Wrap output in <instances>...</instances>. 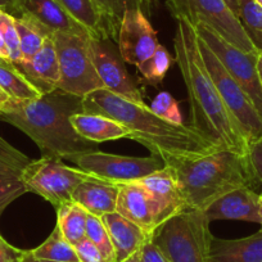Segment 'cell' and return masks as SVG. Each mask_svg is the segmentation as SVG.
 Returning <instances> with one entry per match:
<instances>
[{"label":"cell","mask_w":262,"mask_h":262,"mask_svg":"<svg viewBox=\"0 0 262 262\" xmlns=\"http://www.w3.org/2000/svg\"><path fill=\"white\" fill-rule=\"evenodd\" d=\"M161 158L173 170L189 210L205 211L234 189L253 188L246 155L235 150L213 149L200 155Z\"/></svg>","instance_id":"4"},{"label":"cell","mask_w":262,"mask_h":262,"mask_svg":"<svg viewBox=\"0 0 262 262\" xmlns=\"http://www.w3.org/2000/svg\"><path fill=\"white\" fill-rule=\"evenodd\" d=\"M224 2L228 4L230 11L239 18V12H241V9H239V0H224Z\"/></svg>","instance_id":"44"},{"label":"cell","mask_w":262,"mask_h":262,"mask_svg":"<svg viewBox=\"0 0 262 262\" xmlns=\"http://www.w3.org/2000/svg\"><path fill=\"white\" fill-rule=\"evenodd\" d=\"M116 212L139 226L150 238L157 230L153 203L139 181L118 184Z\"/></svg>","instance_id":"17"},{"label":"cell","mask_w":262,"mask_h":262,"mask_svg":"<svg viewBox=\"0 0 262 262\" xmlns=\"http://www.w3.org/2000/svg\"><path fill=\"white\" fill-rule=\"evenodd\" d=\"M85 236L98 247L100 253L104 257L105 262H116L115 248H113L112 241H111L110 234H108L102 219L88 213Z\"/></svg>","instance_id":"32"},{"label":"cell","mask_w":262,"mask_h":262,"mask_svg":"<svg viewBox=\"0 0 262 262\" xmlns=\"http://www.w3.org/2000/svg\"><path fill=\"white\" fill-rule=\"evenodd\" d=\"M118 50L126 63L140 67L156 53L157 32L140 9H127L118 31Z\"/></svg>","instance_id":"13"},{"label":"cell","mask_w":262,"mask_h":262,"mask_svg":"<svg viewBox=\"0 0 262 262\" xmlns=\"http://www.w3.org/2000/svg\"><path fill=\"white\" fill-rule=\"evenodd\" d=\"M71 123L77 131V134L81 135L84 139L94 142L97 144L128 138L130 135L127 127L102 115L77 113L71 117Z\"/></svg>","instance_id":"22"},{"label":"cell","mask_w":262,"mask_h":262,"mask_svg":"<svg viewBox=\"0 0 262 262\" xmlns=\"http://www.w3.org/2000/svg\"><path fill=\"white\" fill-rule=\"evenodd\" d=\"M9 99H11V98H9L8 95L3 92V90L0 89V110H2V108H3L4 105L9 102Z\"/></svg>","instance_id":"46"},{"label":"cell","mask_w":262,"mask_h":262,"mask_svg":"<svg viewBox=\"0 0 262 262\" xmlns=\"http://www.w3.org/2000/svg\"><path fill=\"white\" fill-rule=\"evenodd\" d=\"M139 183L150 196L157 228L173 216L188 210L175 173L170 166L166 165L162 170L156 171L152 175L139 180Z\"/></svg>","instance_id":"14"},{"label":"cell","mask_w":262,"mask_h":262,"mask_svg":"<svg viewBox=\"0 0 262 262\" xmlns=\"http://www.w3.org/2000/svg\"><path fill=\"white\" fill-rule=\"evenodd\" d=\"M142 261V252H140V249L138 252H135V253H133L131 256H128L127 258L123 259L122 262H140Z\"/></svg>","instance_id":"45"},{"label":"cell","mask_w":262,"mask_h":262,"mask_svg":"<svg viewBox=\"0 0 262 262\" xmlns=\"http://www.w3.org/2000/svg\"><path fill=\"white\" fill-rule=\"evenodd\" d=\"M261 193L251 186H242L220 196L205 210L206 216L213 220H239L259 224Z\"/></svg>","instance_id":"16"},{"label":"cell","mask_w":262,"mask_h":262,"mask_svg":"<svg viewBox=\"0 0 262 262\" xmlns=\"http://www.w3.org/2000/svg\"><path fill=\"white\" fill-rule=\"evenodd\" d=\"M194 29L198 37L217 55L226 71L248 95L262 117V81L257 69L259 53H246L238 49L205 25H196Z\"/></svg>","instance_id":"11"},{"label":"cell","mask_w":262,"mask_h":262,"mask_svg":"<svg viewBox=\"0 0 262 262\" xmlns=\"http://www.w3.org/2000/svg\"><path fill=\"white\" fill-rule=\"evenodd\" d=\"M173 60L175 59H172L168 50L160 44L155 54L147 62L143 63L140 67H138V71L142 74L148 84L157 86V85L162 84Z\"/></svg>","instance_id":"30"},{"label":"cell","mask_w":262,"mask_h":262,"mask_svg":"<svg viewBox=\"0 0 262 262\" xmlns=\"http://www.w3.org/2000/svg\"><path fill=\"white\" fill-rule=\"evenodd\" d=\"M0 161L18 168L19 171H24V168L31 162V160L27 156H25L24 153H21L14 147H12L2 137H0Z\"/></svg>","instance_id":"36"},{"label":"cell","mask_w":262,"mask_h":262,"mask_svg":"<svg viewBox=\"0 0 262 262\" xmlns=\"http://www.w3.org/2000/svg\"><path fill=\"white\" fill-rule=\"evenodd\" d=\"M239 19L247 35L259 53H262V8L253 0H239Z\"/></svg>","instance_id":"29"},{"label":"cell","mask_w":262,"mask_h":262,"mask_svg":"<svg viewBox=\"0 0 262 262\" xmlns=\"http://www.w3.org/2000/svg\"><path fill=\"white\" fill-rule=\"evenodd\" d=\"M0 34L9 50L12 64L17 67L22 63V54L19 49V37L14 24V17L2 11H0Z\"/></svg>","instance_id":"33"},{"label":"cell","mask_w":262,"mask_h":262,"mask_svg":"<svg viewBox=\"0 0 262 262\" xmlns=\"http://www.w3.org/2000/svg\"><path fill=\"white\" fill-rule=\"evenodd\" d=\"M89 176L80 168L64 165L60 158L52 157L31 160L21 173L26 190L42 196L54 208L72 201L76 186Z\"/></svg>","instance_id":"9"},{"label":"cell","mask_w":262,"mask_h":262,"mask_svg":"<svg viewBox=\"0 0 262 262\" xmlns=\"http://www.w3.org/2000/svg\"><path fill=\"white\" fill-rule=\"evenodd\" d=\"M0 89L13 100H34L41 97L13 64L4 62H0Z\"/></svg>","instance_id":"25"},{"label":"cell","mask_w":262,"mask_h":262,"mask_svg":"<svg viewBox=\"0 0 262 262\" xmlns=\"http://www.w3.org/2000/svg\"><path fill=\"white\" fill-rule=\"evenodd\" d=\"M118 184L102 180L90 175L76 186L72 201L79 203L90 215L102 216L116 212Z\"/></svg>","instance_id":"19"},{"label":"cell","mask_w":262,"mask_h":262,"mask_svg":"<svg viewBox=\"0 0 262 262\" xmlns=\"http://www.w3.org/2000/svg\"><path fill=\"white\" fill-rule=\"evenodd\" d=\"M102 221L107 228L116 252V262H122L133 253L142 249L150 236L134 223L113 212L102 216Z\"/></svg>","instance_id":"20"},{"label":"cell","mask_w":262,"mask_h":262,"mask_svg":"<svg viewBox=\"0 0 262 262\" xmlns=\"http://www.w3.org/2000/svg\"><path fill=\"white\" fill-rule=\"evenodd\" d=\"M14 24H16V29L19 37L22 63L30 62L34 58V55L41 49L45 39L53 34H50L48 30H45L36 22L25 18V17H21V18L14 17Z\"/></svg>","instance_id":"26"},{"label":"cell","mask_w":262,"mask_h":262,"mask_svg":"<svg viewBox=\"0 0 262 262\" xmlns=\"http://www.w3.org/2000/svg\"><path fill=\"white\" fill-rule=\"evenodd\" d=\"M142 261L140 262H171L152 241H147L140 249Z\"/></svg>","instance_id":"39"},{"label":"cell","mask_w":262,"mask_h":262,"mask_svg":"<svg viewBox=\"0 0 262 262\" xmlns=\"http://www.w3.org/2000/svg\"><path fill=\"white\" fill-rule=\"evenodd\" d=\"M16 69L41 95L57 90L60 71L53 35L45 39L41 49L30 62L21 63Z\"/></svg>","instance_id":"18"},{"label":"cell","mask_w":262,"mask_h":262,"mask_svg":"<svg viewBox=\"0 0 262 262\" xmlns=\"http://www.w3.org/2000/svg\"><path fill=\"white\" fill-rule=\"evenodd\" d=\"M253 2H254V3L258 4V6L261 7V8H262V0H253Z\"/></svg>","instance_id":"49"},{"label":"cell","mask_w":262,"mask_h":262,"mask_svg":"<svg viewBox=\"0 0 262 262\" xmlns=\"http://www.w3.org/2000/svg\"><path fill=\"white\" fill-rule=\"evenodd\" d=\"M259 225H261V230H262V195H261V203H259Z\"/></svg>","instance_id":"48"},{"label":"cell","mask_w":262,"mask_h":262,"mask_svg":"<svg viewBox=\"0 0 262 262\" xmlns=\"http://www.w3.org/2000/svg\"><path fill=\"white\" fill-rule=\"evenodd\" d=\"M246 157L251 171L253 188H262V135L248 145Z\"/></svg>","instance_id":"35"},{"label":"cell","mask_w":262,"mask_h":262,"mask_svg":"<svg viewBox=\"0 0 262 262\" xmlns=\"http://www.w3.org/2000/svg\"><path fill=\"white\" fill-rule=\"evenodd\" d=\"M0 62L9 63V64H12L11 54H9V50H8V48H7L6 41H4L2 34H0Z\"/></svg>","instance_id":"42"},{"label":"cell","mask_w":262,"mask_h":262,"mask_svg":"<svg viewBox=\"0 0 262 262\" xmlns=\"http://www.w3.org/2000/svg\"><path fill=\"white\" fill-rule=\"evenodd\" d=\"M70 161L84 172L115 184L139 181L166 166L165 161L156 155L149 157H127L102 150L81 153L71 157Z\"/></svg>","instance_id":"10"},{"label":"cell","mask_w":262,"mask_h":262,"mask_svg":"<svg viewBox=\"0 0 262 262\" xmlns=\"http://www.w3.org/2000/svg\"><path fill=\"white\" fill-rule=\"evenodd\" d=\"M90 52L95 71L104 89L131 102L145 104L144 97L125 69V60L110 39L90 37Z\"/></svg>","instance_id":"12"},{"label":"cell","mask_w":262,"mask_h":262,"mask_svg":"<svg viewBox=\"0 0 262 262\" xmlns=\"http://www.w3.org/2000/svg\"><path fill=\"white\" fill-rule=\"evenodd\" d=\"M74 247L79 262H105L104 257L100 253L98 247L86 236L74 244Z\"/></svg>","instance_id":"37"},{"label":"cell","mask_w":262,"mask_h":262,"mask_svg":"<svg viewBox=\"0 0 262 262\" xmlns=\"http://www.w3.org/2000/svg\"><path fill=\"white\" fill-rule=\"evenodd\" d=\"M98 8L104 16L111 32H112L113 40H117L118 31H120L121 22H122L123 14L127 9H140L142 11V0H94Z\"/></svg>","instance_id":"31"},{"label":"cell","mask_w":262,"mask_h":262,"mask_svg":"<svg viewBox=\"0 0 262 262\" xmlns=\"http://www.w3.org/2000/svg\"><path fill=\"white\" fill-rule=\"evenodd\" d=\"M90 37L92 35L53 34L60 71L58 89L62 92L84 98L95 90L104 89L92 59Z\"/></svg>","instance_id":"6"},{"label":"cell","mask_w":262,"mask_h":262,"mask_svg":"<svg viewBox=\"0 0 262 262\" xmlns=\"http://www.w3.org/2000/svg\"><path fill=\"white\" fill-rule=\"evenodd\" d=\"M21 173L18 168L0 161V215L13 201L27 193Z\"/></svg>","instance_id":"28"},{"label":"cell","mask_w":262,"mask_h":262,"mask_svg":"<svg viewBox=\"0 0 262 262\" xmlns=\"http://www.w3.org/2000/svg\"><path fill=\"white\" fill-rule=\"evenodd\" d=\"M31 253L37 258L58 262H79L74 244L64 238L58 225H55L52 234L45 239V242H42L36 248L31 249Z\"/></svg>","instance_id":"27"},{"label":"cell","mask_w":262,"mask_h":262,"mask_svg":"<svg viewBox=\"0 0 262 262\" xmlns=\"http://www.w3.org/2000/svg\"><path fill=\"white\" fill-rule=\"evenodd\" d=\"M25 251L9 244L0 235V262H22Z\"/></svg>","instance_id":"38"},{"label":"cell","mask_w":262,"mask_h":262,"mask_svg":"<svg viewBox=\"0 0 262 262\" xmlns=\"http://www.w3.org/2000/svg\"><path fill=\"white\" fill-rule=\"evenodd\" d=\"M257 69H258V74H259V77H261V81H262V53H259V55H258Z\"/></svg>","instance_id":"47"},{"label":"cell","mask_w":262,"mask_h":262,"mask_svg":"<svg viewBox=\"0 0 262 262\" xmlns=\"http://www.w3.org/2000/svg\"><path fill=\"white\" fill-rule=\"evenodd\" d=\"M212 236L205 211L188 208L157 228L150 241L171 262H210Z\"/></svg>","instance_id":"5"},{"label":"cell","mask_w":262,"mask_h":262,"mask_svg":"<svg viewBox=\"0 0 262 262\" xmlns=\"http://www.w3.org/2000/svg\"><path fill=\"white\" fill-rule=\"evenodd\" d=\"M22 262H58V261H52V259H44V258H37L34 254L31 253V249L29 251H25L24 258H22Z\"/></svg>","instance_id":"43"},{"label":"cell","mask_w":262,"mask_h":262,"mask_svg":"<svg viewBox=\"0 0 262 262\" xmlns=\"http://www.w3.org/2000/svg\"><path fill=\"white\" fill-rule=\"evenodd\" d=\"M210 262H262V230L241 239L212 236Z\"/></svg>","instance_id":"21"},{"label":"cell","mask_w":262,"mask_h":262,"mask_svg":"<svg viewBox=\"0 0 262 262\" xmlns=\"http://www.w3.org/2000/svg\"><path fill=\"white\" fill-rule=\"evenodd\" d=\"M0 11L13 17H18V0H0Z\"/></svg>","instance_id":"40"},{"label":"cell","mask_w":262,"mask_h":262,"mask_svg":"<svg viewBox=\"0 0 262 262\" xmlns=\"http://www.w3.org/2000/svg\"><path fill=\"white\" fill-rule=\"evenodd\" d=\"M173 48L188 92L189 127L215 148L247 155L248 143L206 69L195 29L185 19L178 21Z\"/></svg>","instance_id":"1"},{"label":"cell","mask_w":262,"mask_h":262,"mask_svg":"<svg viewBox=\"0 0 262 262\" xmlns=\"http://www.w3.org/2000/svg\"><path fill=\"white\" fill-rule=\"evenodd\" d=\"M149 108L158 117L163 118L168 122L183 125V116H181L180 110H179V103L170 93H158Z\"/></svg>","instance_id":"34"},{"label":"cell","mask_w":262,"mask_h":262,"mask_svg":"<svg viewBox=\"0 0 262 262\" xmlns=\"http://www.w3.org/2000/svg\"><path fill=\"white\" fill-rule=\"evenodd\" d=\"M198 45H200V52L202 54L206 69H207L224 104L226 105L230 115L238 123L249 145L262 135V117L257 112L248 95L243 92L238 82L226 71L217 55L200 37H198Z\"/></svg>","instance_id":"8"},{"label":"cell","mask_w":262,"mask_h":262,"mask_svg":"<svg viewBox=\"0 0 262 262\" xmlns=\"http://www.w3.org/2000/svg\"><path fill=\"white\" fill-rule=\"evenodd\" d=\"M70 16L97 39L113 40L104 16L94 0H59Z\"/></svg>","instance_id":"23"},{"label":"cell","mask_w":262,"mask_h":262,"mask_svg":"<svg viewBox=\"0 0 262 262\" xmlns=\"http://www.w3.org/2000/svg\"><path fill=\"white\" fill-rule=\"evenodd\" d=\"M84 113L102 115L128 128V138L144 145L152 155L190 156L219 149L186 125L168 122L152 112L147 104L131 102L107 89L82 98Z\"/></svg>","instance_id":"3"},{"label":"cell","mask_w":262,"mask_h":262,"mask_svg":"<svg viewBox=\"0 0 262 262\" xmlns=\"http://www.w3.org/2000/svg\"><path fill=\"white\" fill-rule=\"evenodd\" d=\"M143 7L142 12L147 17H150L153 13H155L156 8L158 7V0H142Z\"/></svg>","instance_id":"41"},{"label":"cell","mask_w":262,"mask_h":262,"mask_svg":"<svg viewBox=\"0 0 262 262\" xmlns=\"http://www.w3.org/2000/svg\"><path fill=\"white\" fill-rule=\"evenodd\" d=\"M84 113L82 97L57 89L34 100H13L0 110V121L13 125L31 138L41 157L71 158L99 150L84 139L71 123V117Z\"/></svg>","instance_id":"2"},{"label":"cell","mask_w":262,"mask_h":262,"mask_svg":"<svg viewBox=\"0 0 262 262\" xmlns=\"http://www.w3.org/2000/svg\"><path fill=\"white\" fill-rule=\"evenodd\" d=\"M19 16L29 18L45 30L76 35H90L85 27L75 21L64 9L59 0H18Z\"/></svg>","instance_id":"15"},{"label":"cell","mask_w":262,"mask_h":262,"mask_svg":"<svg viewBox=\"0 0 262 262\" xmlns=\"http://www.w3.org/2000/svg\"><path fill=\"white\" fill-rule=\"evenodd\" d=\"M57 210V225L64 238L71 244L85 238V229H86L88 212L79 203L74 201L63 203Z\"/></svg>","instance_id":"24"},{"label":"cell","mask_w":262,"mask_h":262,"mask_svg":"<svg viewBox=\"0 0 262 262\" xmlns=\"http://www.w3.org/2000/svg\"><path fill=\"white\" fill-rule=\"evenodd\" d=\"M171 14L191 26L205 25L229 44L246 53H259L247 35L241 19L224 0H167Z\"/></svg>","instance_id":"7"}]
</instances>
